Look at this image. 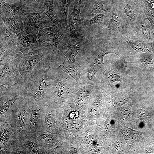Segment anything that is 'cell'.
<instances>
[{
    "mask_svg": "<svg viewBox=\"0 0 154 154\" xmlns=\"http://www.w3.org/2000/svg\"><path fill=\"white\" fill-rule=\"evenodd\" d=\"M96 73V70L93 67L90 68L87 72V78L89 80L92 79Z\"/></svg>",
    "mask_w": 154,
    "mask_h": 154,
    "instance_id": "603a6c76",
    "label": "cell"
},
{
    "mask_svg": "<svg viewBox=\"0 0 154 154\" xmlns=\"http://www.w3.org/2000/svg\"><path fill=\"white\" fill-rule=\"evenodd\" d=\"M49 50L40 45L28 52L22 54L20 53L18 56L23 71L31 72L33 68L40 60L49 52Z\"/></svg>",
    "mask_w": 154,
    "mask_h": 154,
    "instance_id": "3957f363",
    "label": "cell"
},
{
    "mask_svg": "<svg viewBox=\"0 0 154 154\" xmlns=\"http://www.w3.org/2000/svg\"><path fill=\"white\" fill-rule=\"evenodd\" d=\"M54 0H44L40 10V13L48 17L54 24L59 25V19L54 9Z\"/></svg>",
    "mask_w": 154,
    "mask_h": 154,
    "instance_id": "9c48e42d",
    "label": "cell"
},
{
    "mask_svg": "<svg viewBox=\"0 0 154 154\" xmlns=\"http://www.w3.org/2000/svg\"><path fill=\"white\" fill-rule=\"evenodd\" d=\"M24 14L22 11L1 13L0 20L9 29L17 34L22 30Z\"/></svg>",
    "mask_w": 154,
    "mask_h": 154,
    "instance_id": "277c9868",
    "label": "cell"
},
{
    "mask_svg": "<svg viewBox=\"0 0 154 154\" xmlns=\"http://www.w3.org/2000/svg\"><path fill=\"white\" fill-rule=\"evenodd\" d=\"M127 42L135 50L147 52H151L149 46L143 40L139 38L133 37L129 38Z\"/></svg>",
    "mask_w": 154,
    "mask_h": 154,
    "instance_id": "7c38bea8",
    "label": "cell"
},
{
    "mask_svg": "<svg viewBox=\"0 0 154 154\" xmlns=\"http://www.w3.org/2000/svg\"><path fill=\"white\" fill-rule=\"evenodd\" d=\"M109 53V52H104L98 55L94 60V64L99 67H103L104 64L103 57L106 54Z\"/></svg>",
    "mask_w": 154,
    "mask_h": 154,
    "instance_id": "ffe728a7",
    "label": "cell"
},
{
    "mask_svg": "<svg viewBox=\"0 0 154 154\" xmlns=\"http://www.w3.org/2000/svg\"><path fill=\"white\" fill-rule=\"evenodd\" d=\"M46 124L50 127H53L55 125V122L51 118L48 117L46 119Z\"/></svg>",
    "mask_w": 154,
    "mask_h": 154,
    "instance_id": "d4e9b609",
    "label": "cell"
},
{
    "mask_svg": "<svg viewBox=\"0 0 154 154\" xmlns=\"http://www.w3.org/2000/svg\"><path fill=\"white\" fill-rule=\"evenodd\" d=\"M41 14L35 12L24 14L23 17L22 30L27 33L37 37L40 31L54 24L51 21L42 18Z\"/></svg>",
    "mask_w": 154,
    "mask_h": 154,
    "instance_id": "7a4b0ae2",
    "label": "cell"
},
{
    "mask_svg": "<svg viewBox=\"0 0 154 154\" xmlns=\"http://www.w3.org/2000/svg\"><path fill=\"white\" fill-rule=\"evenodd\" d=\"M104 18V15L102 13L94 15L89 21L90 26L94 27L100 26L102 24Z\"/></svg>",
    "mask_w": 154,
    "mask_h": 154,
    "instance_id": "2e32d148",
    "label": "cell"
},
{
    "mask_svg": "<svg viewBox=\"0 0 154 154\" xmlns=\"http://www.w3.org/2000/svg\"><path fill=\"white\" fill-rule=\"evenodd\" d=\"M116 74L113 71H108L106 74V79L110 82H113L116 80Z\"/></svg>",
    "mask_w": 154,
    "mask_h": 154,
    "instance_id": "7402d4cb",
    "label": "cell"
},
{
    "mask_svg": "<svg viewBox=\"0 0 154 154\" xmlns=\"http://www.w3.org/2000/svg\"><path fill=\"white\" fill-rule=\"evenodd\" d=\"M124 11L126 16L131 21H135V18L133 8L130 4L126 3L123 7Z\"/></svg>",
    "mask_w": 154,
    "mask_h": 154,
    "instance_id": "ac0fdd59",
    "label": "cell"
},
{
    "mask_svg": "<svg viewBox=\"0 0 154 154\" xmlns=\"http://www.w3.org/2000/svg\"><path fill=\"white\" fill-rule=\"evenodd\" d=\"M39 115V111L37 110H34L31 115V120L33 121H35L37 120Z\"/></svg>",
    "mask_w": 154,
    "mask_h": 154,
    "instance_id": "484cf974",
    "label": "cell"
},
{
    "mask_svg": "<svg viewBox=\"0 0 154 154\" xmlns=\"http://www.w3.org/2000/svg\"><path fill=\"white\" fill-rule=\"evenodd\" d=\"M140 35L148 42L153 41L154 31L149 20H145L141 23L139 27Z\"/></svg>",
    "mask_w": 154,
    "mask_h": 154,
    "instance_id": "8fae6325",
    "label": "cell"
},
{
    "mask_svg": "<svg viewBox=\"0 0 154 154\" xmlns=\"http://www.w3.org/2000/svg\"><path fill=\"white\" fill-rule=\"evenodd\" d=\"M42 138L46 142L48 143H51L53 141L52 137L47 134H43Z\"/></svg>",
    "mask_w": 154,
    "mask_h": 154,
    "instance_id": "cb8c5ba5",
    "label": "cell"
},
{
    "mask_svg": "<svg viewBox=\"0 0 154 154\" xmlns=\"http://www.w3.org/2000/svg\"><path fill=\"white\" fill-rule=\"evenodd\" d=\"M56 93L58 96L60 98L65 97L67 94L66 88L62 85H58L56 87Z\"/></svg>",
    "mask_w": 154,
    "mask_h": 154,
    "instance_id": "44dd1931",
    "label": "cell"
},
{
    "mask_svg": "<svg viewBox=\"0 0 154 154\" xmlns=\"http://www.w3.org/2000/svg\"><path fill=\"white\" fill-rule=\"evenodd\" d=\"M147 19L149 21L154 31V7L145 3L143 7Z\"/></svg>",
    "mask_w": 154,
    "mask_h": 154,
    "instance_id": "9a60e30c",
    "label": "cell"
},
{
    "mask_svg": "<svg viewBox=\"0 0 154 154\" xmlns=\"http://www.w3.org/2000/svg\"><path fill=\"white\" fill-rule=\"evenodd\" d=\"M153 42V48L154 49V36Z\"/></svg>",
    "mask_w": 154,
    "mask_h": 154,
    "instance_id": "4316f807",
    "label": "cell"
},
{
    "mask_svg": "<svg viewBox=\"0 0 154 154\" xmlns=\"http://www.w3.org/2000/svg\"><path fill=\"white\" fill-rule=\"evenodd\" d=\"M0 42L17 53L18 38L17 34L9 29L0 20Z\"/></svg>",
    "mask_w": 154,
    "mask_h": 154,
    "instance_id": "52a82bcc",
    "label": "cell"
},
{
    "mask_svg": "<svg viewBox=\"0 0 154 154\" xmlns=\"http://www.w3.org/2000/svg\"><path fill=\"white\" fill-rule=\"evenodd\" d=\"M119 18L118 15L115 10H114L111 18L109 22L108 26L106 29L108 31L113 32L116 30L119 25Z\"/></svg>",
    "mask_w": 154,
    "mask_h": 154,
    "instance_id": "5bb4252c",
    "label": "cell"
},
{
    "mask_svg": "<svg viewBox=\"0 0 154 154\" xmlns=\"http://www.w3.org/2000/svg\"><path fill=\"white\" fill-rule=\"evenodd\" d=\"M74 8L69 18V35L74 38L79 36L80 34L81 24L80 9L81 3L78 2H73Z\"/></svg>",
    "mask_w": 154,
    "mask_h": 154,
    "instance_id": "8992f818",
    "label": "cell"
},
{
    "mask_svg": "<svg viewBox=\"0 0 154 154\" xmlns=\"http://www.w3.org/2000/svg\"><path fill=\"white\" fill-rule=\"evenodd\" d=\"M87 96V94L86 91L82 90L79 92L76 96L77 103L79 105L83 104L86 101Z\"/></svg>",
    "mask_w": 154,
    "mask_h": 154,
    "instance_id": "d6986e66",
    "label": "cell"
},
{
    "mask_svg": "<svg viewBox=\"0 0 154 154\" xmlns=\"http://www.w3.org/2000/svg\"><path fill=\"white\" fill-rule=\"evenodd\" d=\"M104 11V2L102 0H98L95 2L90 12L94 16L101 13Z\"/></svg>",
    "mask_w": 154,
    "mask_h": 154,
    "instance_id": "e0dca14e",
    "label": "cell"
},
{
    "mask_svg": "<svg viewBox=\"0 0 154 154\" xmlns=\"http://www.w3.org/2000/svg\"><path fill=\"white\" fill-rule=\"evenodd\" d=\"M80 46V44L79 42L69 46L64 52L67 59L72 62L75 61V57L78 53Z\"/></svg>",
    "mask_w": 154,
    "mask_h": 154,
    "instance_id": "4fadbf2b",
    "label": "cell"
},
{
    "mask_svg": "<svg viewBox=\"0 0 154 154\" xmlns=\"http://www.w3.org/2000/svg\"><path fill=\"white\" fill-rule=\"evenodd\" d=\"M17 34V50L18 53H27L40 45L37 37L27 33L22 30Z\"/></svg>",
    "mask_w": 154,
    "mask_h": 154,
    "instance_id": "5b68a950",
    "label": "cell"
},
{
    "mask_svg": "<svg viewBox=\"0 0 154 154\" xmlns=\"http://www.w3.org/2000/svg\"><path fill=\"white\" fill-rule=\"evenodd\" d=\"M59 67L72 78L77 83L79 82L80 73L75 61L72 62L67 59L64 61Z\"/></svg>",
    "mask_w": 154,
    "mask_h": 154,
    "instance_id": "ba28073f",
    "label": "cell"
},
{
    "mask_svg": "<svg viewBox=\"0 0 154 154\" xmlns=\"http://www.w3.org/2000/svg\"><path fill=\"white\" fill-rule=\"evenodd\" d=\"M60 8L59 25L66 33L68 34L69 29L67 24V17L68 13L70 0H59Z\"/></svg>",
    "mask_w": 154,
    "mask_h": 154,
    "instance_id": "30bf717a",
    "label": "cell"
},
{
    "mask_svg": "<svg viewBox=\"0 0 154 154\" xmlns=\"http://www.w3.org/2000/svg\"><path fill=\"white\" fill-rule=\"evenodd\" d=\"M68 34L60 27L53 24L40 31L37 37L40 45L50 50L53 47L62 44Z\"/></svg>",
    "mask_w": 154,
    "mask_h": 154,
    "instance_id": "6da1fadb",
    "label": "cell"
}]
</instances>
